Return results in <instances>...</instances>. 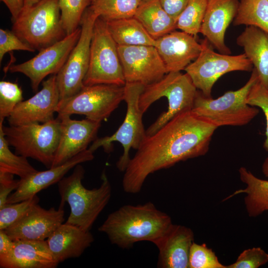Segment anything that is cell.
<instances>
[{"label":"cell","mask_w":268,"mask_h":268,"mask_svg":"<svg viewBox=\"0 0 268 268\" xmlns=\"http://www.w3.org/2000/svg\"><path fill=\"white\" fill-rule=\"evenodd\" d=\"M217 128L192 110L178 113L154 134L146 136L124 171V191L136 194L150 174L205 155Z\"/></svg>","instance_id":"1"},{"label":"cell","mask_w":268,"mask_h":268,"mask_svg":"<svg viewBox=\"0 0 268 268\" xmlns=\"http://www.w3.org/2000/svg\"><path fill=\"white\" fill-rule=\"evenodd\" d=\"M170 216L151 202L125 205L111 213L99 227L110 242L129 249L140 241L154 244L172 224Z\"/></svg>","instance_id":"2"},{"label":"cell","mask_w":268,"mask_h":268,"mask_svg":"<svg viewBox=\"0 0 268 268\" xmlns=\"http://www.w3.org/2000/svg\"><path fill=\"white\" fill-rule=\"evenodd\" d=\"M85 170L79 164L72 173L64 177L58 183L61 197L60 207L65 202L70 207V213L66 222L85 231H90L100 213L110 200L112 189L104 171L101 175V184L97 188L89 190L82 183Z\"/></svg>","instance_id":"3"},{"label":"cell","mask_w":268,"mask_h":268,"mask_svg":"<svg viewBox=\"0 0 268 268\" xmlns=\"http://www.w3.org/2000/svg\"><path fill=\"white\" fill-rule=\"evenodd\" d=\"M258 80V74L253 68L249 80L243 87L227 91L216 99L206 97L198 90L192 110L218 128L246 125L259 113L256 107L247 103L252 86Z\"/></svg>","instance_id":"4"},{"label":"cell","mask_w":268,"mask_h":268,"mask_svg":"<svg viewBox=\"0 0 268 268\" xmlns=\"http://www.w3.org/2000/svg\"><path fill=\"white\" fill-rule=\"evenodd\" d=\"M197 91L190 76L181 71L169 72L159 81L144 86L138 101L142 113L162 97L168 102L167 110L147 128L146 135L154 134L178 113L192 110Z\"/></svg>","instance_id":"5"},{"label":"cell","mask_w":268,"mask_h":268,"mask_svg":"<svg viewBox=\"0 0 268 268\" xmlns=\"http://www.w3.org/2000/svg\"><path fill=\"white\" fill-rule=\"evenodd\" d=\"M12 31L35 50L40 51L67 35L63 28L59 0H43L23 9Z\"/></svg>","instance_id":"6"},{"label":"cell","mask_w":268,"mask_h":268,"mask_svg":"<svg viewBox=\"0 0 268 268\" xmlns=\"http://www.w3.org/2000/svg\"><path fill=\"white\" fill-rule=\"evenodd\" d=\"M3 131L16 154L31 158L50 168L59 144L61 122L59 118L44 123H34L5 127Z\"/></svg>","instance_id":"7"},{"label":"cell","mask_w":268,"mask_h":268,"mask_svg":"<svg viewBox=\"0 0 268 268\" xmlns=\"http://www.w3.org/2000/svg\"><path fill=\"white\" fill-rule=\"evenodd\" d=\"M118 46L108 30L106 21L98 17L93 28L89 64L83 81L84 86L125 85Z\"/></svg>","instance_id":"8"},{"label":"cell","mask_w":268,"mask_h":268,"mask_svg":"<svg viewBox=\"0 0 268 268\" xmlns=\"http://www.w3.org/2000/svg\"><path fill=\"white\" fill-rule=\"evenodd\" d=\"M144 86L138 83H126L124 85V100L127 105L126 116L118 130L112 135L96 139L88 148L93 153L102 147L104 151H112V143L120 142L124 152L116 163L117 168L124 172L131 159L130 151L132 148L137 149L146 136L142 123L143 113L140 111L138 101Z\"/></svg>","instance_id":"9"},{"label":"cell","mask_w":268,"mask_h":268,"mask_svg":"<svg viewBox=\"0 0 268 268\" xmlns=\"http://www.w3.org/2000/svg\"><path fill=\"white\" fill-rule=\"evenodd\" d=\"M98 17L90 6L82 15L78 41L65 65L56 74L60 92L58 106L76 94L84 86L83 81L89 64L93 28Z\"/></svg>","instance_id":"10"},{"label":"cell","mask_w":268,"mask_h":268,"mask_svg":"<svg viewBox=\"0 0 268 268\" xmlns=\"http://www.w3.org/2000/svg\"><path fill=\"white\" fill-rule=\"evenodd\" d=\"M201 51L197 59L185 69L199 90L211 97L213 86L223 75L233 71H251L253 66L244 54L231 56L214 52L205 38L201 42Z\"/></svg>","instance_id":"11"},{"label":"cell","mask_w":268,"mask_h":268,"mask_svg":"<svg viewBox=\"0 0 268 268\" xmlns=\"http://www.w3.org/2000/svg\"><path fill=\"white\" fill-rule=\"evenodd\" d=\"M124 100V86L96 84L83 86L74 95L58 107V115H84L101 122Z\"/></svg>","instance_id":"12"},{"label":"cell","mask_w":268,"mask_h":268,"mask_svg":"<svg viewBox=\"0 0 268 268\" xmlns=\"http://www.w3.org/2000/svg\"><path fill=\"white\" fill-rule=\"evenodd\" d=\"M80 33L81 28L78 27L62 40L39 51L30 60L11 65L6 70L26 75L30 80L33 90L37 91L40 83L47 76L57 74L61 69L77 42Z\"/></svg>","instance_id":"13"},{"label":"cell","mask_w":268,"mask_h":268,"mask_svg":"<svg viewBox=\"0 0 268 268\" xmlns=\"http://www.w3.org/2000/svg\"><path fill=\"white\" fill-rule=\"evenodd\" d=\"M126 83H138L144 86L162 79L167 71L154 46H118Z\"/></svg>","instance_id":"14"},{"label":"cell","mask_w":268,"mask_h":268,"mask_svg":"<svg viewBox=\"0 0 268 268\" xmlns=\"http://www.w3.org/2000/svg\"><path fill=\"white\" fill-rule=\"evenodd\" d=\"M60 102L56 74L42 83V89L29 99L18 103L7 118L10 126L44 123L54 119Z\"/></svg>","instance_id":"15"},{"label":"cell","mask_w":268,"mask_h":268,"mask_svg":"<svg viewBox=\"0 0 268 268\" xmlns=\"http://www.w3.org/2000/svg\"><path fill=\"white\" fill-rule=\"evenodd\" d=\"M70 116L58 115L61 122V135L51 167L60 165L87 149L88 145L97 138L101 122L86 118L72 120Z\"/></svg>","instance_id":"16"},{"label":"cell","mask_w":268,"mask_h":268,"mask_svg":"<svg viewBox=\"0 0 268 268\" xmlns=\"http://www.w3.org/2000/svg\"><path fill=\"white\" fill-rule=\"evenodd\" d=\"M64 214L63 207L46 209L37 204L4 230L13 241L45 240L63 223Z\"/></svg>","instance_id":"17"},{"label":"cell","mask_w":268,"mask_h":268,"mask_svg":"<svg viewBox=\"0 0 268 268\" xmlns=\"http://www.w3.org/2000/svg\"><path fill=\"white\" fill-rule=\"evenodd\" d=\"M154 47L163 60L167 73L181 71L200 55L202 45L196 37L174 30L155 40Z\"/></svg>","instance_id":"18"},{"label":"cell","mask_w":268,"mask_h":268,"mask_svg":"<svg viewBox=\"0 0 268 268\" xmlns=\"http://www.w3.org/2000/svg\"><path fill=\"white\" fill-rule=\"evenodd\" d=\"M93 153L87 149L60 165L45 171H38L26 178L20 179L18 188L9 196L6 203H15L30 199L41 191L58 183L77 165L93 160Z\"/></svg>","instance_id":"19"},{"label":"cell","mask_w":268,"mask_h":268,"mask_svg":"<svg viewBox=\"0 0 268 268\" xmlns=\"http://www.w3.org/2000/svg\"><path fill=\"white\" fill-rule=\"evenodd\" d=\"M239 0H207L200 33L221 54H231L225 44L226 31L237 13Z\"/></svg>","instance_id":"20"},{"label":"cell","mask_w":268,"mask_h":268,"mask_svg":"<svg viewBox=\"0 0 268 268\" xmlns=\"http://www.w3.org/2000/svg\"><path fill=\"white\" fill-rule=\"evenodd\" d=\"M194 234L190 228L172 224L154 243L159 251L158 267L189 268V257Z\"/></svg>","instance_id":"21"},{"label":"cell","mask_w":268,"mask_h":268,"mask_svg":"<svg viewBox=\"0 0 268 268\" xmlns=\"http://www.w3.org/2000/svg\"><path fill=\"white\" fill-rule=\"evenodd\" d=\"M7 256L0 258L1 268H55L59 262L46 240L19 239Z\"/></svg>","instance_id":"22"},{"label":"cell","mask_w":268,"mask_h":268,"mask_svg":"<svg viewBox=\"0 0 268 268\" xmlns=\"http://www.w3.org/2000/svg\"><path fill=\"white\" fill-rule=\"evenodd\" d=\"M49 248L59 263L79 257L94 241L90 231L75 225L62 224L46 240Z\"/></svg>","instance_id":"23"},{"label":"cell","mask_w":268,"mask_h":268,"mask_svg":"<svg viewBox=\"0 0 268 268\" xmlns=\"http://www.w3.org/2000/svg\"><path fill=\"white\" fill-rule=\"evenodd\" d=\"M237 44L257 72L260 83L268 89V33L253 26H247L237 37Z\"/></svg>","instance_id":"24"},{"label":"cell","mask_w":268,"mask_h":268,"mask_svg":"<svg viewBox=\"0 0 268 268\" xmlns=\"http://www.w3.org/2000/svg\"><path fill=\"white\" fill-rule=\"evenodd\" d=\"M134 17L155 40L177 29L176 20L164 10L159 0H143Z\"/></svg>","instance_id":"25"},{"label":"cell","mask_w":268,"mask_h":268,"mask_svg":"<svg viewBox=\"0 0 268 268\" xmlns=\"http://www.w3.org/2000/svg\"><path fill=\"white\" fill-rule=\"evenodd\" d=\"M239 173L240 179L246 188L236 191L223 201L244 193L246 194L245 206L250 217H257L268 211V180L257 177L244 167L239 168Z\"/></svg>","instance_id":"26"},{"label":"cell","mask_w":268,"mask_h":268,"mask_svg":"<svg viewBox=\"0 0 268 268\" xmlns=\"http://www.w3.org/2000/svg\"><path fill=\"white\" fill-rule=\"evenodd\" d=\"M108 30L118 46H154L155 39L134 17L106 21Z\"/></svg>","instance_id":"27"},{"label":"cell","mask_w":268,"mask_h":268,"mask_svg":"<svg viewBox=\"0 0 268 268\" xmlns=\"http://www.w3.org/2000/svg\"><path fill=\"white\" fill-rule=\"evenodd\" d=\"M233 25L258 27L268 33V0H239Z\"/></svg>","instance_id":"28"},{"label":"cell","mask_w":268,"mask_h":268,"mask_svg":"<svg viewBox=\"0 0 268 268\" xmlns=\"http://www.w3.org/2000/svg\"><path fill=\"white\" fill-rule=\"evenodd\" d=\"M0 123V171L18 176L20 179L27 178L38 171L32 166L27 158L14 154L9 149Z\"/></svg>","instance_id":"29"},{"label":"cell","mask_w":268,"mask_h":268,"mask_svg":"<svg viewBox=\"0 0 268 268\" xmlns=\"http://www.w3.org/2000/svg\"><path fill=\"white\" fill-rule=\"evenodd\" d=\"M143 0H96L90 7L105 21L134 17Z\"/></svg>","instance_id":"30"},{"label":"cell","mask_w":268,"mask_h":268,"mask_svg":"<svg viewBox=\"0 0 268 268\" xmlns=\"http://www.w3.org/2000/svg\"><path fill=\"white\" fill-rule=\"evenodd\" d=\"M207 0H189L177 20V29L197 36L200 33Z\"/></svg>","instance_id":"31"},{"label":"cell","mask_w":268,"mask_h":268,"mask_svg":"<svg viewBox=\"0 0 268 268\" xmlns=\"http://www.w3.org/2000/svg\"><path fill=\"white\" fill-rule=\"evenodd\" d=\"M91 3L92 0H59L61 21L67 35L78 27L84 12Z\"/></svg>","instance_id":"32"},{"label":"cell","mask_w":268,"mask_h":268,"mask_svg":"<svg viewBox=\"0 0 268 268\" xmlns=\"http://www.w3.org/2000/svg\"><path fill=\"white\" fill-rule=\"evenodd\" d=\"M39 198L33 197L15 203H6L0 208V230H5L24 216L38 204Z\"/></svg>","instance_id":"33"},{"label":"cell","mask_w":268,"mask_h":268,"mask_svg":"<svg viewBox=\"0 0 268 268\" xmlns=\"http://www.w3.org/2000/svg\"><path fill=\"white\" fill-rule=\"evenodd\" d=\"M22 100V90L17 83L0 81V123H3Z\"/></svg>","instance_id":"34"},{"label":"cell","mask_w":268,"mask_h":268,"mask_svg":"<svg viewBox=\"0 0 268 268\" xmlns=\"http://www.w3.org/2000/svg\"><path fill=\"white\" fill-rule=\"evenodd\" d=\"M189 268H226L213 251L206 244H192L189 257Z\"/></svg>","instance_id":"35"},{"label":"cell","mask_w":268,"mask_h":268,"mask_svg":"<svg viewBox=\"0 0 268 268\" xmlns=\"http://www.w3.org/2000/svg\"><path fill=\"white\" fill-rule=\"evenodd\" d=\"M268 262V253L260 247H253L244 250L226 268H258Z\"/></svg>","instance_id":"36"},{"label":"cell","mask_w":268,"mask_h":268,"mask_svg":"<svg viewBox=\"0 0 268 268\" xmlns=\"http://www.w3.org/2000/svg\"><path fill=\"white\" fill-rule=\"evenodd\" d=\"M248 104L258 107L263 111L266 120V139L263 147L268 152V89L258 80L252 87L247 99Z\"/></svg>","instance_id":"37"},{"label":"cell","mask_w":268,"mask_h":268,"mask_svg":"<svg viewBox=\"0 0 268 268\" xmlns=\"http://www.w3.org/2000/svg\"><path fill=\"white\" fill-rule=\"evenodd\" d=\"M25 51L33 52L32 47L22 40L12 30L0 29V62L4 55L12 51Z\"/></svg>","instance_id":"38"},{"label":"cell","mask_w":268,"mask_h":268,"mask_svg":"<svg viewBox=\"0 0 268 268\" xmlns=\"http://www.w3.org/2000/svg\"><path fill=\"white\" fill-rule=\"evenodd\" d=\"M14 175L0 171V208L6 204L8 197L19 184V180H15Z\"/></svg>","instance_id":"39"},{"label":"cell","mask_w":268,"mask_h":268,"mask_svg":"<svg viewBox=\"0 0 268 268\" xmlns=\"http://www.w3.org/2000/svg\"><path fill=\"white\" fill-rule=\"evenodd\" d=\"M189 0H159L164 10L176 20L186 7Z\"/></svg>","instance_id":"40"},{"label":"cell","mask_w":268,"mask_h":268,"mask_svg":"<svg viewBox=\"0 0 268 268\" xmlns=\"http://www.w3.org/2000/svg\"><path fill=\"white\" fill-rule=\"evenodd\" d=\"M14 242L4 230H0V258L8 255L14 247Z\"/></svg>","instance_id":"41"},{"label":"cell","mask_w":268,"mask_h":268,"mask_svg":"<svg viewBox=\"0 0 268 268\" xmlns=\"http://www.w3.org/2000/svg\"><path fill=\"white\" fill-rule=\"evenodd\" d=\"M7 6L11 14L12 22L15 21L22 11L24 0H0Z\"/></svg>","instance_id":"42"},{"label":"cell","mask_w":268,"mask_h":268,"mask_svg":"<svg viewBox=\"0 0 268 268\" xmlns=\"http://www.w3.org/2000/svg\"><path fill=\"white\" fill-rule=\"evenodd\" d=\"M262 172L268 178V156L265 159L262 166Z\"/></svg>","instance_id":"43"},{"label":"cell","mask_w":268,"mask_h":268,"mask_svg":"<svg viewBox=\"0 0 268 268\" xmlns=\"http://www.w3.org/2000/svg\"><path fill=\"white\" fill-rule=\"evenodd\" d=\"M43 0H24V8L30 7Z\"/></svg>","instance_id":"44"},{"label":"cell","mask_w":268,"mask_h":268,"mask_svg":"<svg viewBox=\"0 0 268 268\" xmlns=\"http://www.w3.org/2000/svg\"><path fill=\"white\" fill-rule=\"evenodd\" d=\"M96 0H92V3L94 2ZM92 4V3H91Z\"/></svg>","instance_id":"45"}]
</instances>
